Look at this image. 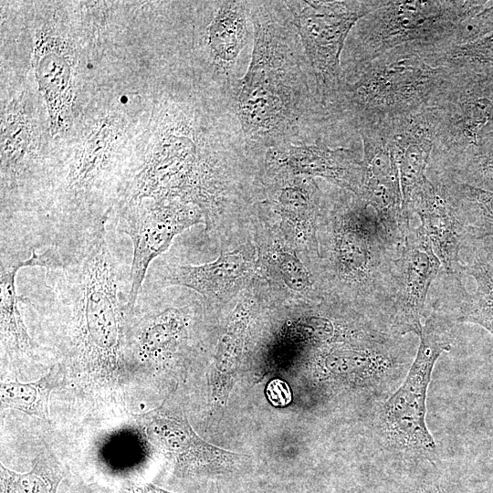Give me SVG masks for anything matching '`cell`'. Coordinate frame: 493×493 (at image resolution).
I'll list each match as a JSON object with an SVG mask.
<instances>
[{"label": "cell", "instance_id": "cell-1", "mask_svg": "<svg viewBox=\"0 0 493 493\" xmlns=\"http://www.w3.org/2000/svg\"><path fill=\"white\" fill-rule=\"evenodd\" d=\"M253 50L233 89L244 137L257 152L325 142L330 127L285 1H248Z\"/></svg>", "mask_w": 493, "mask_h": 493}, {"label": "cell", "instance_id": "cell-2", "mask_svg": "<svg viewBox=\"0 0 493 493\" xmlns=\"http://www.w3.org/2000/svg\"><path fill=\"white\" fill-rule=\"evenodd\" d=\"M322 220L325 280L335 299L350 303L392 332L395 260L400 243L362 198L344 190Z\"/></svg>", "mask_w": 493, "mask_h": 493}, {"label": "cell", "instance_id": "cell-3", "mask_svg": "<svg viewBox=\"0 0 493 493\" xmlns=\"http://www.w3.org/2000/svg\"><path fill=\"white\" fill-rule=\"evenodd\" d=\"M452 77L448 68L407 47L342 67L340 86L325 107L328 122L359 132L412 115L434 107Z\"/></svg>", "mask_w": 493, "mask_h": 493}, {"label": "cell", "instance_id": "cell-4", "mask_svg": "<svg viewBox=\"0 0 493 493\" xmlns=\"http://www.w3.org/2000/svg\"><path fill=\"white\" fill-rule=\"evenodd\" d=\"M488 1H381L351 31L341 67L370 61L390 50L407 47L426 60L455 46L461 24Z\"/></svg>", "mask_w": 493, "mask_h": 493}, {"label": "cell", "instance_id": "cell-5", "mask_svg": "<svg viewBox=\"0 0 493 493\" xmlns=\"http://www.w3.org/2000/svg\"><path fill=\"white\" fill-rule=\"evenodd\" d=\"M105 226L79 261L56 269L59 277L55 293L73 313L83 357L100 364H114L121 350L122 309Z\"/></svg>", "mask_w": 493, "mask_h": 493}, {"label": "cell", "instance_id": "cell-6", "mask_svg": "<svg viewBox=\"0 0 493 493\" xmlns=\"http://www.w3.org/2000/svg\"><path fill=\"white\" fill-rule=\"evenodd\" d=\"M453 327L433 309L423 324L414 361L399 387L377 406V436L383 447L430 462L436 445L425 421L427 390L437 359L451 350Z\"/></svg>", "mask_w": 493, "mask_h": 493}, {"label": "cell", "instance_id": "cell-7", "mask_svg": "<svg viewBox=\"0 0 493 493\" xmlns=\"http://www.w3.org/2000/svg\"><path fill=\"white\" fill-rule=\"evenodd\" d=\"M381 1H285L311 67L324 110L340 86L347 38Z\"/></svg>", "mask_w": 493, "mask_h": 493}, {"label": "cell", "instance_id": "cell-8", "mask_svg": "<svg viewBox=\"0 0 493 493\" xmlns=\"http://www.w3.org/2000/svg\"><path fill=\"white\" fill-rule=\"evenodd\" d=\"M435 140L428 170L475 149L493 128V71H455L435 104Z\"/></svg>", "mask_w": 493, "mask_h": 493}, {"label": "cell", "instance_id": "cell-9", "mask_svg": "<svg viewBox=\"0 0 493 493\" xmlns=\"http://www.w3.org/2000/svg\"><path fill=\"white\" fill-rule=\"evenodd\" d=\"M203 217L198 207L179 201L146 205L131 201L121 208L118 228L130 237L133 247L125 310L132 312L135 308L152 261L168 249L177 235L202 222Z\"/></svg>", "mask_w": 493, "mask_h": 493}, {"label": "cell", "instance_id": "cell-10", "mask_svg": "<svg viewBox=\"0 0 493 493\" xmlns=\"http://www.w3.org/2000/svg\"><path fill=\"white\" fill-rule=\"evenodd\" d=\"M442 264L422 226H412L395 260V294L389 326L393 333L420 335L427 293Z\"/></svg>", "mask_w": 493, "mask_h": 493}, {"label": "cell", "instance_id": "cell-11", "mask_svg": "<svg viewBox=\"0 0 493 493\" xmlns=\"http://www.w3.org/2000/svg\"><path fill=\"white\" fill-rule=\"evenodd\" d=\"M437 126L436 108L431 107L381 127L397 163L401 191V227L404 236L413 226L414 192L427 176Z\"/></svg>", "mask_w": 493, "mask_h": 493}, {"label": "cell", "instance_id": "cell-12", "mask_svg": "<svg viewBox=\"0 0 493 493\" xmlns=\"http://www.w3.org/2000/svg\"><path fill=\"white\" fill-rule=\"evenodd\" d=\"M356 150L330 148L323 141L271 148L264 153L268 174L320 177L361 197L362 163Z\"/></svg>", "mask_w": 493, "mask_h": 493}, {"label": "cell", "instance_id": "cell-13", "mask_svg": "<svg viewBox=\"0 0 493 493\" xmlns=\"http://www.w3.org/2000/svg\"><path fill=\"white\" fill-rule=\"evenodd\" d=\"M362 141V186L361 197L376 213L388 234L401 244L402 191L397 163L383 130L360 131Z\"/></svg>", "mask_w": 493, "mask_h": 493}, {"label": "cell", "instance_id": "cell-14", "mask_svg": "<svg viewBox=\"0 0 493 493\" xmlns=\"http://www.w3.org/2000/svg\"><path fill=\"white\" fill-rule=\"evenodd\" d=\"M411 210L417 215L446 275L465 276L460 253L467 241L465 226L450 203L444 184L427 176L413 194Z\"/></svg>", "mask_w": 493, "mask_h": 493}, {"label": "cell", "instance_id": "cell-15", "mask_svg": "<svg viewBox=\"0 0 493 493\" xmlns=\"http://www.w3.org/2000/svg\"><path fill=\"white\" fill-rule=\"evenodd\" d=\"M465 245L471 254L467 262H462L461 270L475 279L476 290L473 293L467 291L462 276L447 275L449 283L446 298L436 299L433 309L453 326L462 322L474 323L493 336V264L480 240Z\"/></svg>", "mask_w": 493, "mask_h": 493}, {"label": "cell", "instance_id": "cell-16", "mask_svg": "<svg viewBox=\"0 0 493 493\" xmlns=\"http://www.w3.org/2000/svg\"><path fill=\"white\" fill-rule=\"evenodd\" d=\"M255 248L249 243L222 254L214 262L169 267L163 286L191 288L205 299H223L244 288L256 268Z\"/></svg>", "mask_w": 493, "mask_h": 493}, {"label": "cell", "instance_id": "cell-17", "mask_svg": "<svg viewBox=\"0 0 493 493\" xmlns=\"http://www.w3.org/2000/svg\"><path fill=\"white\" fill-rule=\"evenodd\" d=\"M149 435L157 445L176 457L180 475L225 474L233 471L243 457L205 443L183 421L158 418L149 426Z\"/></svg>", "mask_w": 493, "mask_h": 493}, {"label": "cell", "instance_id": "cell-18", "mask_svg": "<svg viewBox=\"0 0 493 493\" xmlns=\"http://www.w3.org/2000/svg\"><path fill=\"white\" fill-rule=\"evenodd\" d=\"M250 23L248 1L215 2L206 47L214 79L232 90L238 80L236 65L248 40Z\"/></svg>", "mask_w": 493, "mask_h": 493}, {"label": "cell", "instance_id": "cell-19", "mask_svg": "<svg viewBox=\"0 0 493 493\" xmlns=\"http://www.w3.org/2000/svg\"><path fill=\"white\" fill-rule=\"evenodd\" d=\"M26 267H51V259L47 252L32 250L28 258L18 254H0V320L1 339L10 352L26 353L32 348V340L23 321L16 289L18 270Z\"/></svg>", "mask_w": 493, "mask_h": 493}, {"label": "cell", "instance_id": "cell-20", "mask_svg": "<svg viewBox=\"0 0 493 493\" xmlns=\"http://www.w3.org/2000/svg\"><path fill=\"white\" fill-rule=\"evenodd\" d=\"M435 181L444 184L465 226L467 241L493 237V191L448 179Z\"/></svg>", "mask_w": 493, "mask_h": 493}, {"label": "cell", "instance_id": "cell-21", "mask_svg": "<svg viewBox=\"0 0 493 493\" xmlns=\"http://www.w3.org/2000/svg\"><path fill=\"white\" fill-rule=\"evenodd\" d=\"M429 172L428 177L432 179H448L493 191V128L482 136L475 149Z\"/></svg>", "mask_w": 493, "mask_h": 493}, {"label": "cell", "instance_id": "cell-22", "mask_svg": "<svg viewBox=\"0 0 493 493\" xmlns=\"http://www.w3.org/2000/svg\"><path fill=\"white\" fill-rule=\"evenodd\" d=\"M58 369L53 366L40 380L29 383H5L1 386V401L5 406L48 420V398L57 383Z\"/></svg>", "mask_w": 493, "mask_h": 493}, {"label": "cell", "instance_id": "cell-23", "mask_svg": "<svg viewBox=\"0 0 493 493\" xmlns=\"http://www.w3.org/2000/svg\"><path fill=\"white\" fill-rule=\"evenodd\" d=\"M254 301L245 298L234 310L223 334L215 355V368L224 378L225 385L231 377V372L239 361L246 330L253 316Z\"/></svg>", "mask_w": 493, "mask_h": 493}, {"label": "cell", "instance_id": "cell-24", "mask_svg": "<svg viewBox=\"0 0 493 493\" xmlns=\"http://www.w3.org/2000/svg\"><path fill=\"white\" fill-rule=\"evenodd\" d=\"M455 71L493 70V33L477 40L450 47L430 61Z\"/></svg>", "mask_w": 493, "mask_h": 493}, {"label": "cell", "instance_id": "cell-25", "mask_svg": "<svg viewBox=\"0 0 493 493\" xmlns=\"http://www.w3.org/2000/svg\"><path fill=\"white\" fill-rule=\"evenodd\" d=\"M61 476L40 461L31 471L14 472L1 465L2 493H56Z\"/></svg>", "mask_w": 493, "mask_h": 493}, {"label": "cell", "instance_id": "cell-26", "mask_svg": "<svg viewBox=\"0 0 493 493\" xmlns=\"http://www.w3.org/2000/svg\"><path fill=\"white\" fill-rule=\"evenodd\" d=\"M276 263L285 283L294 290L305 292L312 288L309 274L301 262L291 253L278 250Z\"/></svg>", "mask_w": 493, "mask_h": 493}, {"label": "cell", "instance_id": "cell-27", "mask_svg": "<svg viewBox=\"0 0 493 493\" xmlns=\"http://www.w3.org/2000/svg\"><path fill=\"white\" fill-rule=\"evenodd\" d=\"M490 33H493V1H488L482 10L461 24L455 46L477 40Z\"/></svg>", "mask_w": 493, "mask_h": 493}, {"label": "cell", "instance_id": "cell-28", "mask_svg": "<svg viewBox=\"0 0 493 493\" xmlns=\"http://www.w3.org/2000/svg\"><path fill=\"white\" fill-rule=\"evenodd\" d=\"M267 397L274 406H285L291 401L289 386L279 379L272 380L267 386Z\"/></svg>", "mask_w": 493, "mask_h": 493}, {"label": "cell", "instance_id": "cell-29", "mask_svg": "<svg viewBox=\"0 0 493 493\" xmlns=\"http://www.w3.org/2000/svg\"><path fill=\"white\" fill-rule=\"evenodd\" d=\"M481 246L484 248L488 257L493 264V237H488L480 240Z\"/></svg>", "mask_w": 493, "mask_h": 493}, {"label": "cell", "instance_id": "cell-30", "mask_svg": "<svg viewBox=\"0 0 493 493\" xmlns=\"http://www.w3.org/2000/svg\"><path fill=\"white\" fill-rule=\"evenodd\" d=\"M140 493H172L152 484H145L140 488Z\"/></svg>", "mask_w": 493, "mask_h": 493}, {"label": "cell", "instance_id": "cell-31", "mask_svg": "<svg viewBox=\"0 0 493 493\" xmlns=\"http://www.w3.org/2000/svg\"><path fill=\"white\" fill-rule=\"evenodd\" d=\"M414 493H449L440 486H431L418 488Z\"/></svg>", "mask_w": 493, "mask_h": 493}, {"label": "cell", "instance_id": "cell-32", "mask_svg": "<svg viewBox=\"0 0 493 493\" xmlns=\"http://www.w3.org/2000/svg\"><path fill=\"white\" fill-rule=\"evenodd\" d=\"M489 71H493V70H489Z\"/></svg>", "mask_w": 493, "mask_h": 493}]
</instances>
